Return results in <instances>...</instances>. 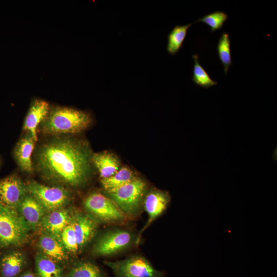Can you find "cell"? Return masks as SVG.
Listing matches in <instances>:
<instances>
[{"label":"cell","mask_w":277,"mask_h":277,"mask_svg":"<svg viewBox=\"0 0 277 277\" xmlns=\"http://www.w3.org/2000/svg\"><path fill=\"white\" fill-rule=\"evenodd\" d=\"M217 51L219 59L224 65V72L226 75L229 68L232 63L230 51V39L229 35L227 32H222L219 39Z\"/></svg>","instance_id":"obj_23"},{"label":"cell","mask_w":277,"mask_h":277,"mask_svg":"<svg viewBox=\"0 0 277 277\" xmlns=\"http://www.w3.org/2000/svg\"><path fill=\"white\" fill-rule=\"evenodd\" d=\"M27 187L29 194L37 201L47 212L63 208L70 200L69 191L61 186H46L31 181Z\"/></svg>","instance_id":"obj_8"},{"label":"cell","mask_w":277,"mask_h":277,"mask_svg":"<svg viewBox=\"0 0 277 277\" xmlns=\"http://www.w3.org/2000/svg\"><path fill=\"white\" fill-rule=\"evenodd\" d=\"M38 246L41 252L58 263L68 259L67 251L61 239L52 234L44 232L39 238Z\"/></svg>","instance_id":"obj_15"},{"label":"cell","mask_w":277,"mask_h":277,"mask_svg":"<svg viewBox=\"0 0 277 277\" xmlns=\"http://www.w3.org/2000/svg\"><path fill=\"white\" fill-rule=\"evenodd\" d=\"M66 277H107V276L95 264L89 261H80L73 266Z\"/></svg>","instance_id":"obj_21"},{"label":"cell","mask_w":277,"mask_h":277,"mask_svg":"<svg viewBox=\"0 0 277 277\" xmlns=\"http://www.w3.org/2000/svg\"><path fill=\"white\" fill-rule=\"evenodd\" d=\"M35 268L38 277H62L63 268L58 263L42 252L35 257Z\"/></svg>","instance_id":"obj_18"},{"label":"cell","mask_w":277,"mask_h":277,"mask_svg":"<svg viewBox=\"0 0 277 277\" xmlns=\"http://www.w3.org/2000/svg\"><path fill=\"white\" fill-rule=\"evenodd\" d=\"M84 205L90 216L97 222L118 223L125 221L127 217L110 198L100 193L89 195Z\"/></svg>","instance_id":"obj_7"},{"label":"cell","mask_w":277,"mask_h":277,"mask_svg":"<svg viewBox=\"0 0 277 277\" xmlns=\"http://www.w3.org/2000/svg\"><path fill=\"white\" fill-rule=\"evenodd\" d=\"M71 223L80 252L94 237L98 227L97 222L90 215L77 213L72 215Z\"/></svg>","instance_id":"obj_11"},{"label":"cell","mask_w":277,"mask_h":277,"mask_svg":"<svg viewBox=\"0 0 277 277\" xmlns=\"http://www.w3.org/2000/svg\"><path fill=\"white\" fill-rule=\"evenodd\" d=\"M27 192V185L16 175L0 180V204L3 205L17 209Z\"/></svg>","instance_id":"obj_9"},{"label":"cell","mask_w":277,"mask_h":277,"mask_svg":"<svg viewBox=\"0 0 277 277\" xmlns=\"http://www.w3.org/2000/svg\"><path fill=\"white\" fill-rule=\"evenodd\" d=\"M25 264L24 255L19 252H13L5 255L2 260L1 272L3 277H15Z\"/></svg>","instance_id":"obj_19"},{"label":"cell","mask_w":277,"mask_h":277,"mask_svg":"<svg viewBox=\"0 0 277 277\" xmlns=\"http://www.w3.org/2000/svg\"><path fill=\"white\" fill-rule=\"evenodd\" d=\"M35 142L28 134L18 142L14 150L15 157L19 168L28 173H32L33 170L31 155Z\"/></svg>","instance_id":"obj_16"},{"label":"cell","mask_w":277,"mask_h":277,"mask_svg":"<svg viewBox=\"0 0 277 277\" xmlns=\"http://www.w3.org/2000/svg\"><path fill=\"white\" fill-rule=\"evenodd\" d=\"M20 277H37L32 272H26Z\"/></svg>","instance_id":"obj_27"},{"label":"cell","mask_w":277,"mask_h":277,"mask_svg":"<svg viewBox=\"0 0 277 277\" xmlns=\"http://www.w3.org/2000/svg\"><path fill=\"white\" fill-rule=\"evenodd\" d=\"M92 161L102 179L112 176L119 169V163L116 158L107 152L94 154L92 156Z\"/></svg>","instance_id":"obj_17"},{"label":"cell","mask_w":277,"mask_h":277,"mask_svg":"<svg viewBox=\"0 0 277 277\" xmlns=\"http://www.w3.org/2000/svg\"><path fill=\"white\" fill-rule=\"evenodd\" d=\"M30 230L17 209L0 204V247L23 245Z\"/></svg>","instance_id":"obj_3"},{"label":"cell","mask_w":277,"mask_h":277,"mask_svg":"<svg viewBox=\"0 0 277 277\" xmlns=\"http://www.w3.org/2000/svg\"><path fill=\"white\" fill-rule=\"evenodd\" d=\"M115 277H164L144 256L136 254L115 261H104Z\"/></svg>","instance_id":"obj_6"},{"label":"cell","mask_w":277,"mask_h":277,"mask_svg":"<svg viewBox=\"0 0 277 277\" xmlns=\"http://www.w3.org/2000/svg\"><path fill=\"white\" fill-rule=\"evenodd\" d=\"M69 212L64 208L47 212L43 217L40 226L44 232L61 239L62 231L71 222L72 215Z\"/></svg>","instance_id":"obj_13"},{"label":"cell","mask_w":277,"mask_h":277,"mask_svg":"<svg viewBox=\"0 0 277 277\" xmlns=\"http://www.w3.org/2000/svg\"><path fill=\"white\" fill-rule=\"evenodd\" d=\"M17 210L28 225L30 230H35L47 212L32 195L27 194L19 204Z\"/></svg>","instance_id":"obj_12"},{"label":"cell","mask_w":277,"mask_h":277,"mask_svg":"<svg viewBox=\"0 0 277 277\" xmlns=\"http://www.w3.org/2000/svg\"><path fill=\"white\" fill-rule=\"evenodd\" d=\"M137 236L129 230L113 228L105 231L97 239L92 253L97 256H110L122 252L136 244Z\"/></svg>","instance_id":"obj_5"},{"label":"cell","mask_w":277,"mask_h":277,"mask_svg":"<svg viewBox=\"0 0 277 277\" xmlns=\"http://www.w3.org/2000/svg\"><path fill=\"white\" fill-rule=\"evenodd\" d=\"M192 57L194 62L192 75L193 82L197 85L206 89L216 85L217 84V82L211 78L209 74L199 64L198 55L193 54Z\"/></svg>","instance_id":"obj_24"},{"label":"cell","mask_w":277,"mask_h":277,"mask_svg":"<svg viewBox=\"0 0 277 277\" xmlns=\"http://www.w3.org/2000/svg\"><path fill=\"white\" fill-rule=\"evenodd\" d=\"M60 239L67 252L76 254L79 252L76 235L71 222L63 230Z\"/></svg>","instance_id":"obj_26"},{"label":"cell","mask_w":277,"mask_h":277,"mask_svg":"<svg viewBox=\"0 0 277 277\" xmlns=\"http://www.w3.org/2000/svg\"><path fill=\"white\" fill-rule=\"evenodd\" d=\"M228 17V15L225 12L216 11L204 16L197 19L196 22H201L207 24L210 27L211 32L213 33L216 30L222 28Z\"/></svg>","instance_id":"obj_25"},{"label":"cell","mask_w":277,"mask_h":277,"mask_svg":"<svg viewBox=\"0 0 277 277\" xmlns=\"http://www.w3.org/2000/svg\"><path fill=\"white\" fill-rule=\"evenodd\" d=\"M192 23L175 26L168 35L167 52L173 55L181 48L186 37L187 30Z\"/></svg>","instance_id":"obj_22"},{"label":"cell","mask_w":277,"mask_h":277,"mask_svg":"<svg viewBox=\"0 0 277 277\" xmlns=\"http://www.w3.org/2000/svg\"><path fill=\"white\" fill-rule=\"evenodd\" d=\"M170 200L168 192L163 190L154 189L145 195L143 205L148 215V220L137 236L136 245L138 244L143 232L166 210Z\"/></svg>","instance_id":"obj_10"},{"label":"cell","mask_w":277,"mask_h":277,"mask_svg":"<svg viewBox=\"0 0 277 277\" xmlns=\"http://www.w3.org/2000/svg\"><path fill=\"white\" fill-rule=\"evenodd\" d=\"M136 178L131 170L124 167L119 169L112 176L101 179V184L104 189L108 191L122 187Z\"/></svg>","instance_id":"obj_20"},{"label":"cell","mask_w":277,"mask_h":277,"mask_svg":"<svg viewBox=\"0 0 277 277\" xmlns=\"http://www.w3.org/2000/svg\"><path fill=\"white\" fill-rule=\"evenodd\" d=\"M90 114L69 107H56L49 112L41 123L42 131L47 134L76 133L90 124Z\"/></svg>","instance_id":"obj_2"},{"label":"cell","mask_w":277,"mask_h":277,"mask_svg":"<svg viewBox=\"0 0 277 277\" xmlns=\"http://www.w3.org/2000/svg\"><path fill=\"white\" fill-rule=\"evenodd\" d=\"M146 188L145 182L136 178L122 187L106 192L127 217L134 216L138 214L143 204Z\"/></svg>","instance_id":"obj_4"},{"label":"cell","mask_w":277,"mask_h":277,"mask_svg":"<svg viewBox=\"0 0 277 277\" xmlns=\"http://www.w3.org/2000/svg\"><path fill=\"white\" fill-rule=\"evenodd\" d=\"M91 160L88 147L70 137L46 142L35 155L36 168L44 178L74 187L82 186L88 180Z\"/></svg>","instance_id":"obj_1"},{"label":"cell","mask_w":277,"mask_h":277,"mask_svg":"<svg viewBox=\"0 0 277 277\" xmlns=\"http://www.w3.org/2000/svg\"><path fill=\"white\" fill-rule=\"evenodd\" d=\"M50 110L48 102L42 100H35L31 104L24 124V129L27 131L36 142L37 140V128L46 117Z\"/></svg>","instance_id":"obj_14"},{"label":"cell","mask_w":277,"mask_h":277,"mask_svg":"<svg viewBox=\"0 0 277 277\" xmlns=\"http://www.w3.org/2000/svg\"><path fill=\"white\" fill-rule=\"evenodd\" d=\"M62 277H66V276H64V275H63Z\"/></svg>","instance_id":"obj_28"}]
</instances>
